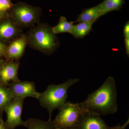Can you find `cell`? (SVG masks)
Listing matches in <instances>:
<instances>
[{
    "label": "cell",
    "instance_id": "6da1fadb",
    "mask_svg": "<svg viewBox=\"0 0 129 129\" xmlns=\"http://www.w3.org/2000/svg\"><path fill=\"white\" fill-rule=\"evenodd\" d=\"M117 94L115 79L110 76L100 88L79 104L85 112L99 115L113 114L118 110Z\"/></svg>",
    "mask_w": 129,
    "mask_h": 129
},
{
    "label": "cell",
    "instance_id": "7a4b0ae2",
    "mask_svg": "<svg viewBox=\"0 0 129 129\" xmlns=\"http://www.w3.org/2000/svg\"><path fill=\"white\" fill-rule=\"evenodd\" d=\"M26 34L29 47L46 55L53 53L60 44L51 27L46 23H39Z\"/></svg>",
    "mask_w": 129,
    "mask_h": 129
},
{
    "label": "cell",
    "instance_id": "3957f363",
    "mask_svg": "<svg viewBox=\"0 0 129 129\" xmlns=\"http://www.w3.org/2000/svg\"><path fill=\"white\" fill-rule=\"evenodd\" d=\"M79 81L78 78L70 79L62 84L48 85L45 91L39 93L37 99L41 106L48 111V120H51L52 114L54 110H59L67 102L68 91L70 87Z\"/></svg>",
    "mask_w": 129,
    "mask_h": 129
},
{
    "label": "cell",
    "instance_id": "277c9868",
    "mask_svg": "<svg viewBox=\"0 0 129 129\" xmlns=\"http://www.w3.org/2000/svg\"><path fill=\"white\" fill-rule=\"evenodd\" d=\"M8 13L9 17L22 28H32L39 23L41 9L19 2L13 4Z\"/></svg>",
    "mask_w": 129,
    "mask_h": 129
},
{
    "label": "cell",
    "instance_id": "5b68a950",
    "mask_svg": "<svg viewBox=\"0 0 129 129\" xmlns=\"http://www.w3.org/2000/svg\"><path fill=\"white\" fill-rule=\"evenodd\" d=\"M53 120L56 129L76 127L80 115L85 112L79 103L67 102Z\"/></svg>",
    "mask_w": 129,
    "mask_h": 129
},
{
    "label": "cell",
    "instance_id": "8992f818",
    "mask_svg": "<svg viewBox=\"0 0 129 129\" xmlns=\"http://www.w3.org/2000/svg\"><path fill=\"white\" fill-rule=\"evenodd\" d=\"M129 124V120L122 125L109 127L102 119L100 115L86 112L80 115L76 128L78 129H125Z\"/></svg>",
    "mask_w": 129,
    "mask_h": 129
},
{
    "label": "cell",
    "instance_id": "52a82bcc",
    "mask_svg": "<svg viewBox=\"0 0 129 129\" xmlns=\"http://www.w3.org/2000/svg\"><path fill=\"white\" fill-rule=\"evenodd\" d=\"M24 99H13L5 109L7 119L5 122L7 129H14L20 125H25L21 119Z\"/></svg>",
    "mask_w": 129,
    "mask_h": 129
},
{
    "label": "cell",
    "instance_id": "ba28073f",
    "mask_svg": "<svg viewBox=\"0 0 129 129\" xmlns=\"http://www.w3.org/2000/svg\"><path fill=\"white\" fill-rule=\"evenodd\" d=\"M7 87L14 99H24L27 97L37 99L39 95L40 92L36 90L35 85L32 81H11Z\"/></svg>",
    "mask_w": 129,
    "mask_h": 129
},
{
    "label": "cell",
    "instance_id": "9c48e42d",
    "mask_svg": "<svg viewBox=\"0 0 129 129\" xmlns=\"http://www.w3.org/2000/svg\"><path fill=\"white\" fill-rule=\"evenodd\" d=\"M23 34L22 28L8 17L0 21V41L8 45Z\"/></svg>",
    "mask_w": 129,
    "mask_h": 129
},
{
    "label": "cell",
    "instance_id": "30bf717a",
    "mask_svg": "<svg viewBox=\"0 0 129 129\" xmlns=\"http://www.w3.org/2000/svg\"><path fill=\"white\" fill-rule=\"evenodd\" d=\"M27 45V35L23 33L7 46L5 59L6 61H18L23 56Z\"/></svg>",
    "mask_w": 129,
    "mask_h": 129
},
{
    "label": "cell",
    "instance_id": "8fae6325",
    "mask_svg": "<svg viewBox=\"0 0 129 129\" xmlns=\"http://www.w3.org/2000/svg\"><path fill=\"white\" fill-rule=\"evenodd\" d=\"M20 62L18 61H6L0 68V85L8 87L11 81L19 80L18 72Z\"/></svg>",
    "mask_w": 129,
    "mask_h": 129
},
{
    "label": "cell",
    "instance_id": "7c38bea8",
    "mask_svg": "<svg viewBox=\"0 0 129 129\" xmlns=\"http://www.w3.org/2000/svg\"><path fill=\"white\" fill-rule=\"evenodd\" d=\"M24 126L28 129H56L52 119L45 121L30 118L25 121Z\"/></svg>",
    "mask_w": 129,
    "mask_h": 129
},
{
    "label": "cell",
    "instance_id": "4fadbf2b",
    "mask_svg": "<svg viewBox=\"0 0 129 129\" xmlns=\"http://www.w3.org/2000/svg\"><path fill=\"white\" fill-rule=\"evenodd\" d=\"M98 5L95 7L85 9L83 11L77 18L76 22H95L98 18L102 16Z\"/></svg>",
    "mask_w": 129,
    "mask_h": 129
},
{
    "label": "cell",
    "instance_id": "5bb4252c",
    "mask_svg": "<svg viewBox=\"0 0 129 129\" xmlns=\"http://www.w3.org/2000/svg\"><path fill=\"white\" fill-rule=\"evenodd\" d=\"M94 22H84L74 25L71 31V34L76 39L83 38L89 33L91 30L92 24Z\"/></svg>",
    "mask_w": 129,
    "mask_h": 129
},
{
    "label": "cell",
    "instance_id": "9a60e30c",
    "mask_svg": "<svg viewBox=\"0 0 129 129\" xmlns=\"http://www.w3.org/2000/svg\"><path fill=\"white\" fill-rule=\"evenodd\" d=\"M124 1V0H104L98 5L102 16L109 12L119 10L123 3Z\"/></svg>",
    "mask_w": 129,
    "mask_h": 129
},
{
    "label": "cell",
    "instance_id": "2e32d148",
    "mask_svg": "<svg viewBox=\"0 0 129 129\" xmlns=\"http://www.w3.org/2000/svg\"><path fill=\"white\" fill-rule=\"evenodd\" d=\"M73 22H68L65 17L61 16L58 23L52 27V30L55 35L60 33H69L71 34L73 27Z\"/></svg>",
    "mask_w": 129,
    "mask_h": 129
},
{
    "label": "cell",
    "instance_id": "e0dca14e",
    "mask_svg": "<svg viewBox=\"0 0 129 129\" xmlns=\"http://www.w3.org/2000/svg\"><path fill=\"white\" fill-rule=\"evenodd\" d=\"M11 94L7 87L0 85V117L3 114L6 106L13 100Z\"/></svg>",
    "mask_w": 129,
    "mask_h": 129
},
{
    "label": "cell",
    "instance_id": "ac0fdd59",
    "mask_svg": "<svg viewBox=\"0 0 129 129\" xmlns=\"http://www.w3.org/2000/svg\"><path fill=\"white\" fill-rule=\"evenodd\" d=\"M13 4L11 0H0V9L8 12L11 9Z\"/></svg>",
    "mask_w": 129,
    "mask_h": 129
},
{
    "label": "cell",
    "instance_id": "d6986e66",
    "mask_svg": "<svg viewBox=\"0 0 129 129\" xmlns=\"http://www.w3.org/2000/svg\"><path fill=\"white\" fill-rule=\"evenodd\" d=\"M124 35L125 37V44L126 48V53L128 56L129 55V23L127 22L124 26Z\"/></svg>",
    "mask_w": 129,
    "mask_h": 129
},
{
    "label": "cell",
    "instance_id": "ffe728a7",
    "mask_svg": "<svg viewBox=\"0 0 129 129\" xmlns=\"http://www.w3.org/2000/svg\"><path fill=\"white\" fill-rule=\"evenodd\" d=\"M7 46V45L4 44L0 41V58H5V53Z\"/></svg>",
    "mask_w": 129,
    "mask_h": 129
},
{
    "label": "cell",
    "instance_id": "44dd1931",
    "mask_svg": "<svg viewBox=\"0 0 129 129\" xmlns=\"http://www.w3.org/2000/svg\"><path fill=\"white\" fill-rule=\"evenodd\" d=\"M9 17L8 12H6L0 9V21L3 19Z\"/></svg>",
    "mask_w": 129,
    "mask_h": 129
},
{
    "label": "cell",
    "instance_id": "7402d4cb",
    "mask_svg": "<svg viewBox=\"0 0 129 129\" xmlns=\"http://www.w3.org/2000/svg\"><path fill=\"white\" fill-rule=\"evenodd\" d=\"M0 129H7L5 124V122L3 121V118L0 117Z\"/></svg>",
    "mask_w": 129,
    "mask_h": 129
},
{
    "label": "cell",
    "instance_id": "603a6c76",
    "mask_svg": "<svg viewBox=\"0 0 129 129\" xmlns=\"http://www.w3.org/2000/svg\"><path fill=\"white\" fill-rule=\"evenodd\" d=\"M6 60L5 58H0V68H1L3 64L6 62Z\"/></svg>",
    "mask_w": 129,
    "mask_h": 129
},
{
    "label": "cell",
    "instance_id": "cb8c5ba5",
    "mask_svg": "<svg viewBox=\"0 0 129 129\" xmlns=\"http://www.w3.org/2000/svg\"><path fill=\"white\" fill-rule=\"evenodd\" d=\"M78 129L76 127H75V128H65V129Z\"/></svg>",
    "mask_w": 129,
    "mask_h": 129
}]
</instances>
